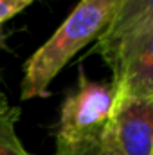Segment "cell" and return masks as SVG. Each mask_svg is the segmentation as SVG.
<instances>
[{"label": "cell", "mask_w": 153, "mask_h": 155, "mask_svg": "<svg viewBox=\"0 0 153 155\" xmlns=\"http://www.w3.org/2000/svg\"><path fill=\"white\" fill-rule=\"evenodd\" d=\"M121 2L122 0H79L58 31L25 61L20 97L34 99L47 96L54 78L83 47L101 35Z\"/></svg>", "instance_id": "cell-1"}, {"label": "cell", "mask_w": 153, "mask_h": 155, "mask_svg": "<svg viewBox=\"0 0 153 155\" xmlns=\"http://www.w3.org/2000/svg\"><path fill=\"white\" fill-rule=\"evenodd\" d=\"M54 155H119L112 150L103 139L69 143V144H56Z\"/></svg>", "instance_id": "cell-7"}, {"label": "cell", "mask_w": 153, "mask_h": 155, "mask_svg": "<svg viewBox=\"0 0 153 155\" xmlns=\"http://www.w3.org/2000/svg\"><path fill=\"white\" fill-rule=\"evenodd\" d=\"M117 90L112 83H97L79 71L77 88L61 103L56 128V144H69L101 139Z\"/></svg>", "instance_id": "cell-2"}, {"label": "cell", "mask_w": 153, "mask_h": 155, "mask_svg": "<svg viewBox=\"0 0 153 155\" xmlns=\"http://www.w3.org/2000/svg\"><path fill=\"white\" fill-rule=\"evenodd\" d=\"M33 2L34 0H0V24L24 11Z\"/></svg>", "instance_id": "cell-8"}, {"label": "cell", "mask_w": 153, "mask_h": 155, "mask_svg": "<svg viewBox=\"0 0 153 155\" xmlns=\"http://www.w3.org/2000/svg\"><path fill=\"white\" fill-rule=\"evenodd\" d=\"M2 41H4V31H2V27H0V47H2Z\"/></svg>", "instance_id": "cell-9"}, {"label": "cell", "mask_w": 153, "mask_h": 155, "mask_svg": "<svg viewBox=\"0 0 153 155\" xmlns=\"http://www.w3.org/2000/svg\"><path fill=\"white\" fill-rule=\"evenodd\" d=\"M101 139L119 155H151L153 97L117 92Z\"/></svg>", "instance_id": "cell-3"}, {"label": "cell", "mask_w": 153, "mask_h": 155, "mask_svg": "<svg viewBox=\"0 0 153 155\" xmlns=\"http://www.w3.org/2000/svg\"><path fill=\"white\" fill-rule=\"evenodd\" d=\"M105 63L112 69L117 92L153 97V24L122 40Z\"/></svg>", "instance_id": "cell-4"}, {"label": "cell", "mask_w": 153, "mask_h": 155, "mask_svg": "<svg viewBox=\"0 0 153 155\" xmlns=\"http://www.w3.org/2000/svg\"><path fill=\"white\" fill-rule=\"evenodd\" d=\"M151 24L153 0H122L112 20L96 38L94 52H97L103 60H106L122 40Z\"/></svg>", "instance_id": "cell-5"}, {"label": "cell", "mask_w": 153, "mask_h": 155, "mask_svg": "<svg viewBox=\"0 0 153 155\" xmlns=\"http://www.w3.org/2000/svg\"><path fill=\"white\" fill-rule=\"evenodd\" d=\"M22 116L20 107L9 103L0 90V155H31L16 134V123Z\"/></svg>", "instance_id": "cell-6"}]
</instances>
